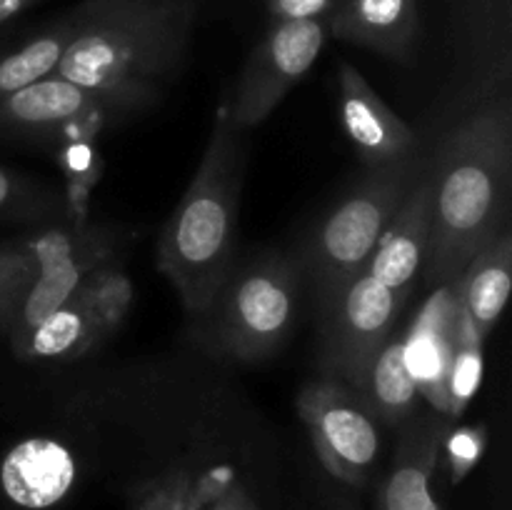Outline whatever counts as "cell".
<instances>
[{
    "instance_id": "cell-1",
    "label": "cell",
    "mask_w": 512,
    "mask_h": 510,
    "mask_svg": "<svg viewBox=\"0 0 512 510\" xmlns=\"http://www.w3.org/2000/svg\"><path fill=\"white\" fill-rule=\"evenodd\" d=\"M70 18L53 75L90 90L113 125L168 98L193 40L195 0H80Z\"/></svg>"
},
{
    "instance_id": "cell-2",
    "label": "cell",
    "mask_w": 512,
    "mask_h": 510,
    "mask_svg": "<svg viewBox=\"0 0 512 510\" xmlns=\"http://www.w3.org/2000/svg\"><path fill=\"white\" fill-rule=\"evenodd\" d=\"M430 243L425 288L450 285L503 233L512 208V108L508 95L483 103L453 125L425 168Z\"/></svg>"
},
{
    "instance_id": "cell-3",
    "label": "cell",
    "mask_w": 512,
    "mask_h": 510,
    "mask_svg": "<svg viewBox=\"0 0 512 510\" xmlns=\"http://www.w3.org/2000/svg\"><path fill=\"white\" fill-rule=\"evenodd\" d=\"M245 135L230 120L228 105H220L198 170L160 230L155 265L173 285L188 320L208 305L240 255V195L248 165Z\"/></svg>"
},
{
    "instance_id": "cell-4",
    "label": "cell",
    "mask_w": 512,
    "mask_h": 510,
    "mask_svg": "<svg viewBox=\"0 0 512 510\" xmlns=\"http://www.w3.org/2000/svg\"><path fill=\"white\" fill-rule=\"evenodd\" d=\"M303 285V265L295 253L238 255L208 305L190 318V338L225 363H265L293 335Z\"/></svg>"
},
{
    "instance_id": "cell-5",
    "label": "cell",
    "mask_w": 512,
    "mask_h": 510,
    "mask_svg": "<svg viewBox=\"0 0 512 510\" xmlns=\"http://www.w3.org/2000/svg\"><path fill=\"white\" fill-rule=\"evenodd\" d=\"M428 158L418 150L398 163L365 168L363 178L305 235L295 255L315 300L363 273L395 210L428 168Z\"/></svg>"
},
{
    "instance_id": "cell-6",
    "label": "cell",
    "mask_w": 512,
    "mask_h": 510,
    "mask_svg": "<svg viewBox=\"0 0 512 510\" xmlns=\"http://www.w3.org/2000/svg\"><path fill=\"white\" fill-rule=\"evenodd\" d=\"M135 235L115 223H70L48 225L28 238L18 240V248L33 258L38 275L20 298L8 328L10 348L20 343L35 325L58 310L78 290L85 275L130 243Z\"/></svg>"
},
{
    "instance_id": "cell-7",
    "label": "cell",
    "mask_w": 512,
    "mask_h": 510,
    "mask_svg": "<svg viewBox=\"0 0 512 510\" xmlns=\"http://www.w3.org/2000/svg\"><path fill=\"white\" fill-rule=\"evenodd\" d=\"M295 405L328 475L345 488H368L380 463L383 428L360 390L318 375L300 388Z\"/></svg>"
},
{
    "instance_id": "cell-8",
    "label": "cell",
    "mask_w": 512,
    "mask_h": 510,
    "mask_svg": "<svg viewBox=\"0 0 512 510\" xmlns=\"http://www.w3.org/2000/svg\"><path fill=\"white\" fill-rule=\"evenodd\" d=\"M405 303L365 270L323 295L318 300V375L340 378L358 390L375 355L395 333Z\"/></svg>"
},
{
    "instance_id": "cell-9",
    "label": "cell",
    "mask_w": 512,
    "mask_h": 510,
    "mask_svg": "<svg viewBox=\"0 0 512 510\" xmlns=\"http://www.w3.org/2000/svg\"><path fill=\"white\" fill-rule=\"evenodd\" d=\"M328 40V20L270 23L240 73L228 113L243 133L258 128L310 73Z\"/></svg>"
},
{
    "instance_id": "cell-10",
    "label": "cell",
    "mask_w": 512,
    "mask_h": 510,
    "mask_svg": "<svg viewBox=\"0 0 512 510\" xmlns=\"http://www.w3.org/2000/svg\"><path fill=\"white\" fill-rule=\"evenodd\" d=\"M113 125L108 110L90 90L48 75L0 100V135L30 145H55L90 140Z\"/></svg>"
},
{
    "instance_id": "cell-11",
    "label": "cell",
    "mask_w": 512,
    "mask_h": 510,
    "mask_svg": "<svg viewBox=\"0 0 512 510\" xmlns=\"http://www.w3.org/2000/svg\"><path fill=\"white\" fill-rule=\"evenodd\" d=\"M338 113L365 168H383L420 150V135L375 93L353 63L338 68Z\"/></svg>"
},
{
    "instance_id": "cell-12",
    "label": "cell",
    "mask_w": 512,
    "mask_h": 510,
    "mask_svg": "<svg viewBox=\"0 0 512 510\" xmlns=\"http://www.w3.org/2000/svg\"><path fill=\"white\" fill-rule=\"evenodd\" d=\"M448 418L418 410L398 428L393 460L375 490V510H443L433 488Z\"/></svg>"
},
{
    "instance_id": "cell-13",
    "label": "cell",
    "mask_w": 512,
    "mask_h": 510,
    "mask_svg": "<svg viewBox=\"0 0 512 510\" xmlns=\"http://www.w3.org/2000/svg\"><path fill=\"white\" fill-rule=\"evenodd\" d=\"M78 483L73 450L55 438H25L0 460V495L13 510H55Z\"/></svg>"
},
{
    "instance_id": "cell-14",
    "label": "cell",
    "mask_w": 512,
    "mask_h": 510,
    "mask_svg": "<svg viewBox=\"0 0 512 510\" xmlns=\"http://www.w3.org/2000/svg\"><path fill=\"white\" fill-rule=\"evenodd\" d=\"M430 243V195L428 178L420 175L418 183L410 188L393 220L375 243L365 273L408 300L415 283L423 275L425 255Z\"/></svg>"
},
{
    "instance_id": "cell-15",
    "label": "cell",
    "mask_w": 512,
    "mask_h": 510,
    "mask_svg": "<svg viewBox=\"0 0 512 510\" xmlns=\"http://www.w3.org/2000/svg\"><path fill=\"white\" fill-rule=\"evenodd\" d=\"M328 35L385 58L410 60L420 40V0H335Z\"/></svg>"
},
{
    "instance_id": "cell-16",
    "label": "cell",
    "mask_w": 512,
    "mask_h": 510,
    "mask_svg": "<svg viewBox=\"0 0 512 510\" xmlns=\"http://www.w3.org/2000/svg\"><path fill=\"white\" fill-rule=\"evenodd\" d=\"M453 285L455 303L480 338L498 325L512 288V225L495 235Z\"/></svg>"
},
{
    "instance_id": "cell-17",
    "label": "cell",
    "mask_w": 512,
    "mask_h": 510,
    "mask_svg": "<svg viewBox=\"0 0 512 510\" xmlns=\"http://www.w3.org/2000/svg\"><path fill=\"white\" fill-rule=\"evenodd\" d=\"M360 395L373 410L380 428L398 430L420 410V385L408 360V343L393 333L365 373Z\"/></svg>"
},
{
    "instance_id": "cell-18",
    "label": "cell",
    "mask_w": 512,
    "mask_h": 510,
    "mask_svg": "<svg viewBox=\"0 0 512 510\" xmlns=\"http://www.w3.org/2000/svg\"><path fill=\"white\" fill-rule=\"evenodd\" d=\"M105 338L100 335L98 325L93 323L88 310L80 305L78 298L70 295L58 310L40 320L13 350L20 363L50 365L70 363L85 355H93L103 348Z\"/></svg>"
},
{
    "instance_id": "cell-19",
    "label": "cell",
    "mask_w": 512,
    "mask_h": 510,
    "mask_svg": "<svg viewBox=\"0 0 512 510\" xmlns=\"http://www.w3.org/2000/svg\"><path fill=\"white\" fill-rule=\"evenodd\" d=\"M73 35V18L58 15L15 48L0 53V100L55 73Z\"/></svg>"
},
{
    "instance_id": "cell-20",
    "label": "cell",
    "mask_w": 512,
    "mask_h": 510,
    "mask_svg": "<svg viewBox=\"0 0 512 510\" xmlns=\"http://www.w3.org/2000/svg\"><path fill=\"white\" fill-rule=\"evenodd\" d=\"M73 298H78L80 305L88 310L105 343L113 335H118L125 320L130 318V310L135 303L133 278L125 270L120 255H113L98 268L90 270L73 293Z\"/></svg>"
},
{
    "instance_id": "cell-21",
    "label": "cell",
    "mask_w": 512,
    "mask_h": 510,
    "mask_svg": "<svg viewBox=\"0 0 512 510\" xmlns=\"http://www.w3.org/2000/svg\"><path fill=\"white\" fill-rule=\"evenodd\" d=\"M65 208L58 188L0 165V223H48L63 218Z\"/></svg>"
},
{
    "instance_id": "cell-22",
    "label": "cell",
    "mask_w": 512,
    "mask_h": 510,
    "mask_svg": "<svg viewBox=\"0 0 512 510\" xmlns=\"http://www.w3.org/2000/svg\"><path fill=\"white\" fill-rule=\"evenodd\" d=\"M483 368V338L475 333L473 325L458 310L455 323V348L450 358L448 378H445V418L463 413L468 400L473 398Z\"/></svg>"
},
{
    "instance_id": "cell-23",
    "label": "cell",
    "mask_w": 512,
    "mask_h": 510,
    "mask_svg": "<svg viewBox=\"0 0 512 510\" xmlns=\"http://www.w3.org/2000/svg\"><path fill=\"white\" fill-rule=\"evenodd\" d=\"M38 275L33 258L15 243L0 245V333H8L10 320L25 290Z\"/></svg>"
},
{
    "instance_id": "cell-24",
    "label": "cell",
    "mask_w": 512,
    "mask_h": 510,
    "mask_svg": "<svg viewBox=\"0 0 512 510\" xmlns=\"http://www.w3.org/2000/svg\"><path fill=\"white\" fill-rule=\"evenodd\" d=\"M128 510H190L188 483L185 478H160L138 485Z\"/></svg>"
},
{
    "instance_id": "cell-25",
    "label": "cell",
    "mask_w": 512,
    "mask_h": 510,
    "mask_svg": "<svg viewBox=\"0 0 512 510\" xmlns=\"http://www.w3.org/2000/svg\"><path fill=\"white\" fill-rule=\"evenodd\" d=\"M480 445H483V435L478 430H458V433H445L440 453H448L450 463H453V475L450 478L458 483L465 473L475 465L480 455Z\"/></svg>"
},
{
    "instance_id": "cell-26",
    "label": "cell",
    "mask_w": 512,
    "mask_h": 510,
    "mask_svg": "<svg viewBox=\"0 0 512 510\" xmlns=\"http://www.w3.org/2000/svg\"><path fill=\"white\" fill-rule=\"evenodd\" d=\"M270 23H290V20H328L335 0H265Z\"/></svg>"
},
{
    "instance_id": "cell-27",
    "label": "cell",
    "mask_w": 512,
    "mask_h": 510,
    "mask_svg": "<svg viewBox=\"0 0 512 510\" xmlns=\"http://www.w3.org/2000/svg\"><path fill=\"white\" fill-rule=\"evenodd\" d=\"M210 510H263L240 480H228L215 490Z\"/></svg>"
},
{
    "instance_id": "cell-28",
    "label": "cell",
    "mask_w": 512,
    "mask_h": 510,
    "mask_svg": "<svg viewBox=\"0 0 512 510\" xmlns=\"http://www.w3.org/2000/svg\"><path fill=\"white\" fill-rule=\"evenodd\" d=\"M43 0H0V23H8V20L18 18L25 10L35 8Z\"/></svg>"
}]
</instances>
